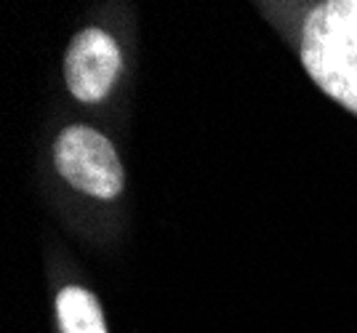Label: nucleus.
<instances>
[{"instance_id":"2","label":"nucleus","mask_w":357,"mask_h":333,"mask_svg":"<svg viewBox=\"0 0 357 333\" xmlns=\"http://www.w3.org/2000/svg\"><path fill=\"white\" fill-rule=\"evenodd\" d=\"M56 168L86 195L112 200L123 192V166L112 141L89 125H70L56 139Z\"/></svg>"},{"instance_id":"4","label":"nucleus","mask_w":357,"mask_h":333,"mask_svg":"<svg viewBox=\"0 0 357 333\" xmlns=\"http://www.w3.org/2000/svg\"><path fill=\"white\" fill-rule=\"evenodd\" d=\"M56 315L64 333H107L99 299L80 286H67L56 296Z\"/></svg>"},{"instance_id":"1","label":"nucleus","mask_w":357,"mask_h":333,"mask_svg":"<svg viewBox=\"0 0 357 333\" xmlns=\"http://www.w3.org/2000/svg\"><path fill=\"white\" fill-rule=\"evenodd\" d=\"M301 61L331 99L357 115V0L320 3L307 14Z\"/></svg>"},{"instance_id":"3","label":"nucleus","mask_w":357,"mask_h":333,"mask_svg":"<svg viewBox=\"0 0 357 333\" xmlns=\"http://www.w3.org/2000/svg\"><path fill=\"white\" fill-rule=\"evenodd\" d=\"M120 72V48L105 30H80L73 38L64 59V77L75 99L99 102L112 88Z\"/></svg>"}]
</instances>
